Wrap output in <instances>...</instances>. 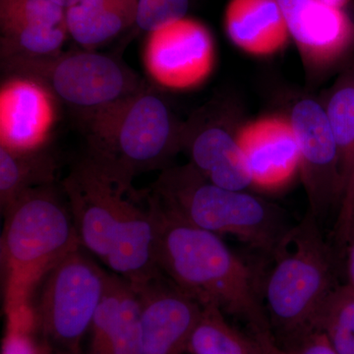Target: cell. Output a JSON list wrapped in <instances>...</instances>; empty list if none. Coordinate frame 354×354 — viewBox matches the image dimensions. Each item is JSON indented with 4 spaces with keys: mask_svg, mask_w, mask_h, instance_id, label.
I'll return each mask as SVG.
<instances>
[{
    "mask_svg": "<svg viewBox=\"0 0 354 354\" xmlns=\"http://www.w3.org/2000/svg\"><path fill=\"white\" fill-rule=\"evenodd\" d=\"M65 10L51 0H0L2 32L23 55H53L66 37Z\"/></svg>",
    "mask_w": 354,
    "mask_h": 354,
    "instance_id": "13",
    "label": "cell"
},
{
    "mask_svg": "<svg viewBox=\"0 0 354 354\" xmlns=\"http://www.w3.org/2000/svg\"><path fill=\"white\" fill-rule=\"evenodd\" d=\"M158 241V213L151 198L148 208L129 197L123 207L113 248L104 264L115 274L140 288L160 276L156 253Z\"/></svg>",
    "mask_w": 354,
    "mask_h": 354,
    "instance_id": "11",
    "label": "cell"
},
{
    "mask_svg": "<svg viewBox=\"0 0 354 354\" xmlns=\"http://www.w3.org/2000/svg\"><path fill=\"white\" fill-rule=\"evenodd\" d=\"M291 38L310 57L332 60L353 46L354 22L321 0H277Z\"/></svg>",
    "mask_w": 354,
    "mask_h": 354,
    "instance_id": "12",
    "label": "cell"
},
{
    "mask_svg": "<svg viewBox=\"0 0 354 354\" xmlns=\"http://www.w3.org/2000/svg\"><path fill=\"white\" fill-rule=\"evenodd\" d=\"M51 165L46 160L21 156L6 145L0 147V199L2 211L8 208L21 194L34 184L50 178Z\"/></svg>",
    "mask_w": 354,
    "mask_h": 354,
    "instance_id": "21",
    "label": "cell"
},
{
    "mask_svg": "<svg viewBox=\"0 0 354 354\" xmlns=\"http://www.w3.org/2000/svg\"><path fill=\"white\" fill-rule=\"evenodd\" d=\"M109 274L82 253L70 251L44 274L37 307V330L62 354H80L97 307L106 292Z\"/></svg>",
    "mask_w": 354,
    "mask_h": 354,
    "instance_id": "5",
    "label": "cell"
},
{
    "mask_svg": "<svg viewBox=\"0 0 354 354\" xmlns=\"http://www.w3.org/2000/svg\"><path fill=\"white\" fill-rule=\"evenodd\" d=\"M274 266L263 288L266 313L281 348L314 330L319 309L333 288L328 246L318 220L308 213L272 254Z\"/></svg>",
    "mask_w": 354,
    "mask_h": 354,
    "instance_id": "4",
    "label": "cell"
},
{
    "mask_svg": "<svg viewBox=\"0 0 354 354\" xmlns=\"http://www.w3.org/2000/svg\"><path fill=\"white\" fill-rule=\"evenodd\" d=\"M283 349L286 354H341L328 337L318 330H312L295 344Z\"/></svg>",
    "mask_w": 354,
    "mask_h": 354,
    "instance_id": "25",
    "label": "cell"
},
{
    "mask_svg": "<svg viewBox=\"0 0 354 354\" xmlns=\"http://www.w3.org/2000/svg\"><path fill=\"white\" fill-rule=\"evenodd\" d=\"M138 0H82L65 10L67 32L77 43H104L136 22Z\"/></svg>",
    "mask_w": 354,
    "mask_h": 354,
    "instance_id": "18",
    "label": "cell"
},
{
    "mask_svg": "<svg viewBox=\"0 0 354 354\" xmlns=\"http://www.w3.org/2000/svg\"><path fill=\"white\" fill-rule=\"evenodd\" d=\"M259 337L264 348V354H286L283 348H279V344L274 341L272 335H256Z\"/></svg>",
    "mask_w": 354,
    "mask_h": 354,
    "instance_id": "27",
    "label": "cell"
},
{
    "mask_svg": "<svg viewBox=\"0 0 354 354\" xmlns=\"http://www.w3.org/2000/svg\"><path fill=\"white\" fill-rule=\"evenodd\" d=\"M153 197L165 211L189 225L232 235L272 255L293 227L279 207L245 191L216 186L193 167L162 174Z\"/></svg>",
    "mask_w": 354,
    "mask_h": 354,
    "instance_id": "3",
    "label": "cell"
},
{
    "mask_svg": "<svg viewBox=\"0 0 354 354\" xmlns=\"http://www.w3.org/2000/svg\"><path fill=\"white\" fill-rule=\"evenodd\" d=\"M290 127L300 153V169L318 220L335 202L341 203L342 178L337 144L327 111L313 100H301L290 114Z\"/></svg>",
    "mask_w": 354,
    "mask_h": 354,
    "instance_id": "9",
    "label": "cell"
},
{
    "mask_svg": "<svg viewBox=\"0 0 354 354\" xmlns=\"http://www.w3.org/2000/svg\"><path fill=\"white\" fill-rule=\"evenodd\" d=\"M346 245H348V283L354 288V221Z\"/></svg>",
    "mask_w": 354,
    "mask_h": 354,
    "instance_id": "26",
    "label": "cell"
},
{
    "mask_svg": "<svg viewBox=\"0 0 354 354\" xmlns=\"http://www.w3.org/2000/svg\"><path fill=\"white\" fill-rule=\"evenodd\" d=\"M225 23L235 44L257 53L279 48L290 35L277 0H230Z\"/></svg>",
    "mask_w": 354,
    "mask_h": 354,
    "instance_id": "17",
    "label": "cell"
},
{
    "mask_svg": "<svg viewBox=\"0 0 354 354\" xmlns=\"http://www.w3.org/2000/svg\"><path fill=\"white\" fill-rule=\"evenodd\" d=\"M121 109L109 129L113 133L104 135L106 141L93 158L131 181L135 172L155 167L169 152L171 116L153 94L131 97Z\"/></svg>",
    "mask_w": 354,
    "mask_h": 354,
    "instance_id": "6",
    "label": "cell"
},
{
    "mask_svg": "<svg viewBox=\"0 0 354 354\" xmlns=\"http://www.w3.org/2000/svg\"><path fill=\"white\" fill-rule=\"evenodd\" d=\"M190 153L192 167L209 183L234 191H245L253 185L241 143L223 128L203 129L193 140Z\"/></svg>",
    "mask_w": 354,
    "mask_h": 354,
    "instance_id": "16",
    "label": "cell"
},
{
    "mask_svg": "<svg viewBox=\"0 0 354 354\" xmlns=\"http://www.w3.org/2000/svg\"><path fill=\"white\" fill-rule=\"evenodd\" d=\"M37 330L34 318L7 317L2 354H39L32 332Z\"/></svg>",
    "mask_w": 354,
    "mask_h": 354,
    "instance_id": "24",
    "label": "cell"
},
{
    "mask_svg": "<svg viewBox=\"0 0 354 354\" xmlns=\"http://www.w3.org/2000/svg\"><path fill=\"white\" fill-rule=\"evenodd\" d=\"M321 1L334 8L346 9L351 0H321Z\"/></svg>",
    "mask_w": 354,
    "mask_h": 354,
    "instance_id": "28",
    "label": "cell"
},
{
    "mask_svg": "<svg viewBox=\"0 0 354 354\" xmlns=\"http://www.w3.org/2000/svg\"><path fill=\"white\" fill-rule=\"evenodd\" d=\"M190 0H138L136 24L153 32L185 18Z\"/></svg>",
    "mask_w": 354,
    "mask_h": 354,
    "instance_id": "23",
    "label": "cell"
},
{
    "mask_svg": "<svg viewBox=\"0 0 354 354\" xmlns=\"http://www.w3.org/2000/svg\"><path fill=\"white\" fill-rule=\"evenodd\" d=\"M51 1L55 2L57 6H62V8L67 9L69 7L75 6V4L79 3L82 0H51Z\"/></svg>",
    "mask_w": 354,
    "mask_h": 354,
    "instance_id": "29",
    "label": "cell"
},
{
    "mask_svg": "<svg viewBox=\"0 0 354 354\" xmlns=\"http://www.w3.org/2000/svg\"><path fill=\"white\" fill-rule=\"evenodd\" d=\"M326 111L337 144L342 178L337 239L346 245L354 221V71L335 86Z\"/></svg>",
    "mask_w": 354,
    "mask_h": 354,
    "instance_id": "15",
    "label": "cell"
},
{
    "mask_svg": "<svg viewBox=\"0 0 354 354\" xmlns=\"http://www.w3.org/2000/svg\"><path fill=\"white\" fill-rule=\"evenodd\" d=\"M223 315L216 306H202L191 333L187 354H264L259 337L239 332Z\"/></svg>",
    "mask_w": 354,
    "mask_h": 354,
    "instance_id": "19",
    "label": "cell"
},
{
    "mask_svg": "<svg viewBox=\"0 0 354 354\" xmlns=\"http://www.w3.org/2000/svg\"><path fill=\"white\" fill-rule=\"evenodd\" d=\"M1 259L6 279V314L31 311L35 286L55 263L82 245L73 216L43 187L21 194L6 209Z\"/></svg>",
    "mask_w": 354,
    "mask_h": 354,
    "instance_id": "2",
    "label": "cell"
},
{
    "mask_svg": "<svg viewBox=\"0 0 354 354\" xmlns=\"http://www.w3.org/2000/svg\"><path fill=\"white\" fill-rule=\"evenodd\" d=\"M141 301L136 288L128 281L123 298L120 327L104 354H142Z\"/></svg>",
    "mask_w": 354,
    "mask_h": 354,
    "instance_id": "22",
    "label": "cell"
},
{
    "mask_svg": "<svg viewBox=\"0 0 354 354\" xmlns=\"http://www.w3.org/2000/svg\"><path fill=\"white\" fill-rule=\"evenodd\" d=\"M160 276L135 288L141 301L142 354H186L202 306Z\"/></svg>",
    "mask_w": 354,
    "mask_h": 354,
    "instance_id": "10",
    "label": "cell"
},
{
    "mask_svg": "<svg viewBox=\"0 0 354 354\" xmlns=\"http://www.w3.org/2000/svg\"><path fill=\"white\" fill-rule=\"evenodd\" d=\"M81 243L106 263L127 203L129 181L94 158L77 165L64 183Z\"/></svg>",
    "mask_w": 354,
    "mask_h": 354,
    "instance_id": "7",
    "label": "cell"
},
{
    "mask_svg": "<svg viewBox=\"0 0 354 354\" xmlns=\"http://www.w3.org/2000/svg\"><path fill=\"white\" fill-rule=\"evenodd\" d=\"M16 69L43 80L62 101L81 108H97L118 101L127 78L120 64L106 55L74 53L59 58L23 55Z\"/></svg>",
    "mask_w": 354,
    "mask_h": 354,
    "instance_id": "8",
    "label": "cell"
},
{
    "mask_svg": "<svg viewBox=\"0 0 354 354\" xmlns=\"http://www.w3.org/2000/svg\"><path fill=\"white\" fill-rule=\"evenodd\" d=\"M314 330L322 332L341 354H354V288H333L317 313Z\"/></svg>",
    "mask_w": 354,
    "mask_h": 354,
    "instance_id": "20",
    "label": "cell"
},
{
    "mask_svg": "<svg viewBox=\"0 0 354 354\" xmlns=\"http://www.w3.org/2000/svg\"><path fill=\"white\" fill-rule=\"evenodd\" d=\"M153 198L158 213L156 260L160 274L201 306L213 305L244 321L253 335H272L250 268L220 235L172 216Z\"/></svg>",
    "mask_w": 354,
    "mask_h": 354,
    "instance_id": "1",
    "label": "cell"
},
{
    "mask_svg": "<svg viewBox=\"0 0 354 354\" xmlns=\"http://www.w3.org/2000/svg\"><path fill=\"white\" fill-rule=\"evenodd\" d=\"M252 176L253 185L279 189L300 169V153L290 125L268 123L253 127L239 141Z\"/></svg>",
    "mask_w": 354,
    "mask_h": 354,
    "instance_id": "14",
    "label": "cell"
}]
</instances>
